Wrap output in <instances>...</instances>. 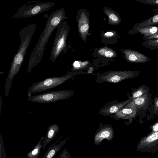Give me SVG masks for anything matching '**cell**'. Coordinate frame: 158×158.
<instances>
[{
	"instance_id": "obj_26",
	"label": "cell",
	"mask_w": 158,
	"mask_h": 158,
	"mask_svg": "<svg viewBox=\"0 0 158 158\" xmlns=\"http://www.w3.org/2000/svg\"><path fill=\"white\" fill-rule=\"evenodd\" d=\"M136 1L148 5L158 6V0H137Z\"/></svg>"
},
{
	"instance_id": "obj_1",
	"label": "cell",
	"mask_w": 158,
	"mask_h": 158,
	"mask_svg": "<svg viewBox=\"0 0 158 158\" xmlns=\"http://www.w3.org/2000/svg\"><path fill=\"white\" fill-rule=\"evenodd\" d=\"M47 16L44 29L31 54L27 70L28 73H31L32 69L41 61L46 45L53 31L61 22L67 19L64 8L56 9Z\"/></svg>"
},
{
	"instance_id": "obj_24",
	"label": "cell",
	"mask_w": 158,
	"mask_h": 158,
	"mask_svg": "<svg viewBox=\"0 0 158 158\" xmlns=\"http://www.w3.org/2000/svg\"><path fill=\"white\" fill-rule=\"evenodd\" d=\"M0 158H7L6 153L4 147L3 137L0 134Z\"/></svg>"
},
{
	"instance_id": "obj_20",
	"label": "cell",
	"mask_w": 158,
	"mask_h": 158,
	"mask_svg": "<svg viewBox=\"0 0 158 158\" xmlns=\"http://www.w3.org/2000/svg\"><path fill=\"white\" fill-rule=\"evenodd\" d=\"M44 138V137H42L33 149L27 154V156L28 158H38L40 153L41 149L43 148L42 141Z\"/></svg>"
},
{
	"instance_id": "obj_23",
	"label": "cell",
	"mask_w": 158,
	"mask_h": 158,
	"mask_svg": "<svg viewBox=\"0 0 158 158\" xmlns=\"http://www.w3.org/2000/svg\"><path fill=\"white\" fill-rule=\"evenodd\" d=\"M98 52L101 55L108 58L114 57L116 56L115 52L112 49L107 47L100 48Z\"/></svg>"
},
{
	"instance_id": "obj_19",
	"label": "cell",
	"mask_w": 158,
	"mask_h": 158,
	"mask_svg": "<svg viewBox=\"0 0 158 158\" xmlns=\"http://www.w3.org/2000/svg\"><path fill=\"white\" fill-rule=\"evenodd\" d=\"M149 89L146 85H142L135 90H133L132 93V96L129 98L131 101L133 99L140 97L145 94L149 93Z\"/></svg>"
},
{
	"instance_id": "obj_9",
	"label": "cell",
	"mask_w": 158,
	"mask_h": 158,
	"mask_svg": "<svg viewBox=\"0 0 158 158\" xmlns=\"http://www.w3.org/2000/svg\"><path fill=\"white\" fill-rule=\"evenodd\" d=\"M114 134V130L112 125L108 124H100L94 135V144L96 146L100 144L104 139L108 141L112 140Z\"/></svg>"
},
{
	"instance_id": "obj_8",
	"label": "cell",
	"mask_w": 158,
	"mask_h": 158,
	"mask_svg": "<svg viewBox=\"0 0 158 158\" xmlns=\"http://www.w3.org/2000/svg\"><path fill=\"white\" fill-rule=\"evenodd\" d=\"M137 151L154 154L158 151V131L149 133L141 137L136 146Z\"/></svg>"
},
{
	"instance_id": "obj_11",
	"label": "cell",
	"mask_w": 158,
	"mask_h": 158,
	"mask_svg": "<svg viewBox=\"0 0 158 158\" xmlns=\"http://www.w3.org/2000/svg\"><path fill=\"white\" fill-rule=\"evenodd\" d=\"M123 52L125 59L129 62L135 63H144L149 61L151 58L141 52L129 49H124Z\"/></svg>"
},
{
	"instance_id": "obj_4",
	"label": "cell",
	"mask_w": 158,
	"mask_h": 158,
	"mask_svg": "<svg viewBox=\"0 0 158 158\" xmlns=\"http://www.w3.org/2000/svg\"><path fill=\"white\" fill-rule=\"evenodd\" d=\"M56 32L52 47L50 60L54 62L66 45V40L69 32L67 22L63 21L57 27Z\"/></svg>"
},
{
	"instance_id": "obj_7",
	"label": "cell",
	"mask_w": 158,
	"mask_h": 158,
	"mask_svg": "<svg viewBox=\"0 0 158 158\" xmlns=\"http://www.w3.org/2000/svg\"><path fill=\"white\" fill-rule=\"evenodd\" d=\"M139 73L138 71H110L97 75L96 82L118 83L125 79L136 77Z\"/></svg>"
},
{
	"instance_id": "obj_6",
	"label": "cell",
	"mask_w": 158,
	"mask_h": 158,
	"mask_svg": "<svg viewBox=\"0 0 158 158\" xmlns=\"http://www.w3.org/2000/svg\"><path fill=\"white\" fill-rule=\"evenodd\" d=\"M74 93L73 91L70 90H55L29 96L27 99L32 102L48 103L68 99L73 96Z\"/></svg>"
},
{
	"instance_id": "obj_5",
	"label": "cell",
	"mask_w": 158,
	"mask_h": 158,
	"mask_svg": "<svg viewBox=\"0 0 158 158\" xmlns=\"http://www.w3.org/2000/svg\"><path fill=\"white\" fill-rule=\"evenodd\" d=\"M55 5V3L53 2H40L30 5H24L14 15L11 20L31 17L38 15L48 11Z\"/></svg>"
},
{
	"instance_id": "obj_30",
	"label": "cell",
	"mask_w": 158,
	"mask_h": 158,
	"mask_svg": "<svg viewBox=\"0 0 158 158\" xmlns=\"http://www.w3.org/2000/svg\"><path fill=\"white\" fill-rule=\"evenodd\" d=\"M150 128L151 129V133H153L158 131V121L156 122L150 126Z\"/></svg>"
},
{
	"instance_id": "obj_14",
	"label": "cell",
	"mask_w": 158,
	"mask_h": 158,
	"mask_svg": "<svg viewBox=\"0 0 158 158\" xmlns=\"http://www.w3.org/2000/svg\"><path fill=\"white\" fill-rule=\"evenodd\" d=\"M59 130V126L56 124H52L49 126L46 137L43 140V150L54 138Z\"/></svg>"
},
{
	"instance_id": "obj_22",
	"label": "cell",
	"mask_w": 158,
	"mask_h": 158,
	"mask_svg": "<svg viewBox=\"0 0 158 158\" xmlns=\"http://www.w3.org/2000/svg\"><path fill=\"white\" fill-rule=\"evenodd\" d=\"M142 45L147 49L153 50L158 49V39L146 40L142 43Z\"/></svg>"
},
{
	"instance_id": "obj_16",
	"label": "cell",
	"mask_w": 158,
	"mask_h": 158,
	"mask_svg": "<svg viewBox=\"0 0 158 158\" xmlns=\"http://www.w3.org/2000/svg\"><path fill=\"white\" fill-rule=\"evenodd\" d=\"M67 140L65 139L57 145L56 143L52 144L45 153L43 158H52L60 150Z\"/></svg>"
},
{
	"instance_id": "obj_21",
	"label": "cell",
	"mask_w": 158,
	"mask_h": 158,
	"mask_svg": "<svg viewBox=\"0 0 158 158\" xmlns=\"http://www.w3.org/2000/svg\"><path fill=\"white\" fill-rule=\"evenodd\" d=\"M104 13L109 18V23L110 24H117L120 23V19L118 15L112 10L109 9L104 10Z\"/></svg>"
},
{
	"instance_id": "obj_18",
	"label": "cell",
	"mask_w": 158,
	"mask_h": 158,
	"mask_svg": "<svg viewBox=\"0 0 158 158\" xmlns=\"http://www.w3.org/2000/svg\"><path fill=\"white\" fill-rule=\"evenodd\" d=\"M158 24V14L154 15L148 19L145 20L140 23H136L134 26L133 28H138L154 25Z\"/></svg>"
},
{
	"instance_id": "obj_25",
	"label": "cell",
	"mask_w": 158,
	"mask_h": 158,
	"mask_svg": "<svg viewBox=\"0 0 158 158\" xmlns=\"http://www.w3.org/2000/svg\"><path fill=\"white\" fill-rule=\"evenodd\" d=\"M88 64L87 61L82 62L79 61H75L73 64V70H77L81 69L85 67Z\"/></svg>"
},
{
	"instance_id": "obj_27",
	"label": "cell",
	"mask_w": 158,
	"mask_h": 158,
	"mask_svg": "<svg viewBox=\"0 0 158 158\" xmlns=\"http://www.w3.org/2000/svg\"><path fill=\"white\" fill-rule=\"evenodd\" d=\"M58 158H71V156L68 150L64 148L60 154Z\"/></svg>"
},
{
	"instance_id": "obj_15",
	"label": "cell",
	"mask_w": 158,
	"mask_h": 158,
	"mask_svg": "<svg viewBox=\"0 0 158 158\" xmlns=\"http://www.w3.org/2000/svg\"><path fill=\"white\" fill-rule=\"evenodd\" d=\"M137 111L131 108L125 106L115 114L116 119H131L135 116Z\"/></svg>"
},
{
	"instance_id": "obj_10",
	"label": "cell",
	"mask_w": 158,
	"mask_h": 158,
	"mask_svg": "<svg viewBox=\"0 0 158 158\" xmlns=\"http://www.w3.org/2000/svg\"><path fill=\"white\" fill-rule=\"evenodd\" d=\"M131 101V99L129 98L127 100L123 102H118L117 100H115L109 102L100 109L98 113L105 116H110L116 113Z\"/></svg>"
},
{
	"instance_id": "obj_3",
	"label": "cell",
	"mask_w": 158,
	"mask_h": 158,
	"mask_svg": "<svg viewBox=\"0 0 158 158\" xmlns=\"http://www.w3.org/2000/svg\"><path fill=\"white\" fill-rule=\"evenodd\" d=\"M85 72H69L62 77H51L32 84L27 90L28 93H40L60 85L76 75Z\"/></svg>"
},
{
	"instance_id": "obj_2",
	"label": "cell",
	"mask_w": 158,
	"mask_h": 158,
	"mask_svg": "<svg viewBox=\"0 0 158 158\" xmlns=\"http://www.w3.org/2000/svg\"><path fill=\"white\" fill-rule=\"evenodd\" d=\"M36 27V23H31L21 29L19 32L21 43L18 50L13 58L6 80L5 85V96L6 97H7L11 88L13 78L20 69Z\"/></svg>"
},
{
	"instance_id": "obj_28",
	"label": "cell",
	"mask_w": 158,
	"mask_h": 158,
	"mask_svg": "<svg viewBox=\"0 0 158 158\" xmlns=\"http://www.w3.org/2000/svg\"><path fill=\"white\" fill-rule=\"evenodd\" d=\"M154 101V114L156 116L158 115V96L155 98Z\"/></svg>"
},
{
	"instance_id": "obj_29",
	"label": "cell",
	"mask_w": 158,
	"mask_h": 158,
	"mask_svg": "<svg viewBox=\"0 0 158 158\" xmlns=\"http://www.w3.org/2000/svg\"><path fill=\"white\" fill-rule=\"evenodd\" d=\"M143 38L146 40L158 39V31L151 35L146 37H143Z\"/></svg>"
},
{
	"instance_id": "obj_12",
	"label": "cell",
	"mask_w": 158,
	"mask_h": 158,
	"mask_svg": "<svg viewBox=\"0 0 158 158\" xmlns=\"http://www.w3.org/2000/svg\"><path fill=\"white\" fill-rule=\"evenodd\" d=\"M149 94H145L140 97L135 98L127 104L125 106L132 108L137 111L143 108L149 100Z\"/></svg>"
},
{
	"instance_id": "obj_31",
	"label": "cell",
	"mask_w": 158,
	"mask_h": 158,
	"mask_svg": "<svg viewBox=\"0 0 158 158\" xmlns=\"http://www.w3.org/2000/svg\"><path fill=\"white\" fill-rule=\"evenodd\" d=\"M114 33L112 32H107L104 34V35L106 37H109L114 35Z\"/></svg>"
},
{
	"instance_id": "obj_13",
	"label": "cell",
	"mask_w": 158,
	"mask_h": 158,
	"mask_svg": "<svg viewBox=\"0 0 158 158\" xmlns=\"http://www.w3.org/2000/svg\"><path fill=\"white\" fill-rule=\"evenodd\" d=\"M78 22V27L80 34L82 39H85L88 35L89 26L88 18L84 12L81 13Z\"/></svg>"
},
{
	"instance_id": "obj_17",
	"label": "cell",
	"mask_w": 158,
	"mask_h": 158,
	"mask_svg": "<svg viewBox=\"0 0 158 158\" xmlns=\"http://www.w3.org/2000/svg\"><path fill=\"white\" fill-rule=\"evenodd\" d=\"M134 34L139 33L144 37L154 34L158 31V26H149L138 28H133Z\"/></svg>"
}]
</instances>
